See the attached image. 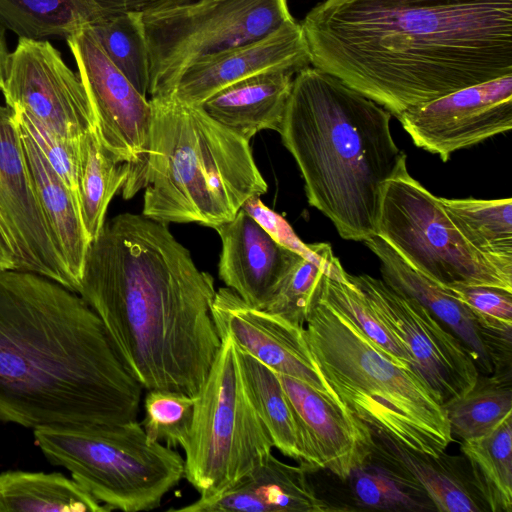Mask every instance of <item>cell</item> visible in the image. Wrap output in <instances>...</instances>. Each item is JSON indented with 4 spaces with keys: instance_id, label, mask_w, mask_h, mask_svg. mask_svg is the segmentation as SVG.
I'll return each instance as SVG.
<instances>
[{
    "instance_id": "6da1fadb",
    "label": "cell",
    "mask_w": 512,
    "mask_h": 512,
    "mask_svg": "<svg viewBox=\"0 0 512 512\" xmlns=\"http://www.w3.org/2000/svg\"><path fill=\"white\" fill-rule=\"evenodd\" d=\"M300 25L310 64L395 117L512 74V0H325Z\"/></svg>"
},
{
    "instance_id": "7a4b0ae2",
    "label": "cell",
    "mask_w": 512,
    "mask_h": 512,
    "mask_svg": "<svg viewBox=\"0 0 512 512\" xmlns=\"http://www.w3.org/2000/svg\"><path fill=\"white\" fill-rule=\"evenodd\" d=\"M77 294L142 388L198 395L221 346L211 314L216 290L168 224L130 212L105 222Z\"/></svg>"
},
{
    "instance_id": "3957f363",
    "label": "cell",
    "mask_w": 512,
    "mask_h": 512,
    "mask_svg": "<svg viewBox=\"0 0 512 512\" xmlns=\"http://www.w3.org/2000/svg\"><path fill=\"white\" fill-rule=\"evenodd\" d=\"M142 389L79 294L0 270V421L33 430L125 423L137 420Z\"/></svg>"
},
{
    "instance_id": "277c9868",
    "label": "cell",
    "mask_w": 512,
    "mask_h": 512,
    "mask_svg": "<svg viewBox=\"0 0 512 512\" xmlns=\"http://www.w3.org/2000/svg\"><path fill=\"white\" fill-rule=\"evenodd\" d=\"M392 114L337 77L309 65L293 78L278 133L309 204L345 240L377 235L384 184L407 168Z\"/></svg>"
},
{
    "instance_id": "5b68a950",
    "label": "cell",
    "mask_w": 512,
    "mask_h": 512,
    "mask_svg": "<svg viewBox=\"0 0 512 512\" xmlns=\"http://www.w3.org/2000/svg\"><path fill=\"white\" fill-rule=\"evenodd\" d=\"M152 122L145 162L122 189L125 199L144 188L142 214L165 224L215 229L232 220L268 186L249 141L174 95L149 99Z\"/></svg>"
},
{
    "instance_id": "8992f818",
    "label": "cell",
    "mask_w": 512,
    "mask_h": 512,
    "mask_svg": "<svg viewBox=\"0 0 512 512\" xmlns=\"http://www.w3.org/2000/svg\"><path fill=\"white\" fill-rule=\"evenodd\" d=\"M304 334L324 380L355 417L413 451L434 457L446 451L453 434L432 389L390 360L317 288Z\"/></svg>"
},
{
    "instance_id": "52a82bcc",
    "label": "cell",
    "mask_w": 512,
    "mask_h": 512,
    "mask_svg": "<svg viewBox=\"0 0 512 512\" xmlns=\"http://www.w3.org/2000/svg\"><path fill=\"white\" fill-rule=\"evenodd\" d=\"M46 459L72 478L108 511H150L185 474L184 458L148 439L137 420L33 430Z\"/></svg>"
},
{
    "instance_id": "ba28073f",
    "label": "cell",
    "mask_w": 512,
    "mask_h": 512,
    "mask_svg": "<svg viewBox=\"0 0 512 512\" xmlns=\"http://www.w3.org/2000/svg\"><path fill=\"white\" fill-rule=\"evenodd\" d=\"M150 98L174 93L191 67L293 20L287 0H169L142 12Z\"/></svg>"
},
{
    "instance_id": "9c48e42d",
    "label": "cell",
    "mask_w": 512,
    "mask_h": 512,
    "mask_svg": "<svg viewBox=\"0 0 512 512\" xmlns=\"http://www.w3.org/2000/svg\"><path fill=\"white\" fill-rule=\"evenodd\" d=\"M273 443L243 379L237 346L228 336L195 397L184 478L210 497L232 486L268 454Z\"/></svg>"
},
{
    "instance_id": "30bf717a",
    "label": "cell",
    "mask_w": 512,
    "mask_h": 512,
    "mask_svg": "<svg viewBox=\"0 0 512 512\" xmlns=\"http://www.w3.org/2000/svg\"><path fill=\"white\" fill-rule=\"evenodd\" d=\"M377 235L435 282L512 291V272L476 250L433 195L404 169L383 186Z\"/></svg>"
},
{
    "instance_id": "8fae6325",
    "label": "cell",
    "mask_w": 512,
    "mask_h": 512,
    "mask_svg": "<svg viewBox=\"0 0 512 512\" xmlns=\"http://www.w3.org/2000/svg\"><path fill=\"white\" fill-rule=\"evenodd\" d=\"M349 280L412 357V369L443 403L468 392L480 372L471 352L425 307L403 296L382 279L367 274Z\"/></svg>"
},
{
    "instance_id": "7c38bea8",
    "label": "cell",
    "mask_w": 512,
    "mask_h": 512,
    "mask_svg": "<svg viewBox=\"0 0 512 512\" xmlns=\"http://www.w3.org/2000/svg\"><path fill=\"white\" fill-rule=\"evenodd\" d=\"M0 238L15 269L47 277L77 293L50 232L30 176L13 111L0 104Z\"/></svg>"
},
{
    "instance_id": "4fadbf2b",
    "label": "cell",
    "mask_w": 512,
    "mask_h": 512,
    "mask_svg": "<svg viewBox=\"0 0 512 512\" xmlns=\"http://www.w3.org/2000/svg\"><path fill=\"white\" fill-rule=\"evenodd\" d=\"M1 92L6 106L34 118L68 143L78 144L95 127L78 74L48 41L18 39Z\"/></svg>"
},
{
    "instance_id": "5bb4252c",
    "label": "cell",
    "mask_w": 512,
    "mask_h": 512,
    "mask_svg": "<svg viewBox=\"0 0 512 512\" xmlns=\"http://www.w3.org/2000/svg\"><path fill=\"white\" fill-rule=\"evenodd\" d=\"M66 42L89 98L102 144L121 162L131 166L126 186L146 159L151 102L112 63L89 25L68 36Z\"/></svg>"
},
{
    "instance_id": "9a60e30c",
    "label": "cell",
    "mask_w": 512,
    "mask_h": 512,
    "mask_svg": "<svg viewBox=\"0 0 512 512\" xmlns=\"http://www.w3.org/2000/svg\"><path fill=\"white\" fill-rule=\"evenodd\" d=\"M413 143L446 162L455 151L512 128V74L471 85L396 117Z\"/></svg>"
},
{
    "instance_id": "2e32d148",
    "label": "cell",
    "mask_w": 512,
    "mask_h": 512,
    "mask_svg": "<svg viewBox=\"0 0 512 512\" xmlns=\"http://www.w3.org/2000/svg\"><path fill=\"white\" fill-rule=\"evenodd\" d=\"M212 319L220 336L272 368L305 382L342 404L321 375L307 345L304 325L247 304L228 287L216 290Z\"/></svg>"
},
{
    "instance_id": "e0dca14e",
    "label": "cell",
    "mask_w": 512,
    "mask_h": 512,
    "mask_svg": "<svg viewBox=\"0 0 512 512\" xmlns=\"http://www.w3.org/2000/svg\"><path fill=\"white\" fill-rule=\"evenodd\" d=\"M215 230L222 245L219 278L247 304L265 309L302 256L279 244L243 209Z\"/></svg>"
},
{
    "instance_id": "ac0fdd59",
    "label": "cell",
    "mask_w": 512,
    "mask_h": 512,
    "mask_svg": "<svg viewBox=\"0 0 512 512\" xmlns=\"http://www.w3.org/2000/svg\"><path fill=\"white\" fill-rule=\"evenodd\" d=\"M309 64L301 25L293 19L260 39L191 67L172 95L200 106L219 90L247 77L275 69L298 72Z\"/></svg>"
},
{
    "instance_id": "d6986e66",
    "label": "cell",
    "mask_w": 512,
    "mask_h": 512,
    "mask_svg": "<svg viewBox=\"0 0 512 512\" xmlns=\"http://www.w3.org/2000/svg\"><path fill=\"white\" fill-rule=\"evenodd\" d=\"M278 377L323 469L346 481L371 454V428L305 382L282 374Z\"/></svg>"
},
{
    "instance_id": "ffe728a7",
    "label": "cell",
    "mask_w": 512,
    "mask_h": 512,
    "mask_svg": "<svg viewBox=\"0 0 512 512\" xmlns=\"http://www.w3.org/2000/svg\"><path fill=\"white\" fill-rule=\"evenodd\" d=\"M301 465H289L272 453L221 493L199 497L176 512H327L340 511L320 498Z\"/></svg>"
},
{
    "instance_id": "44dd1931",
    "label": "cell",
    "mask_w": 512,
    "mask_h": 512,
    "mask_svg": "<svg viewBox=\"0 0 512 512\" xmlns=\"http://www.w3.org/2000/svg\"><path fill=\"white\" fill-rule=\"evenodd\" d=\"M371 433L372 449L368 459L427 495L437 511H487L464 456H450L444 452L434 457L405 447L385 432L371 428Z\"/></svg>"
},
{
    "instance_id": "7402d4cb",
    "label": "cell",
    "mask_w": 512,
    "mask_h": 512,
    "mask_svg": "<svg viewBox=\"0 0 512 512\" xmlns=\"http://www.w3.org/2000/svg\"><path fill=\"white\" fill-rule=\"evenodd\" d=\"M380 261L382 280L396 292L425 307L471 352L482 375L494 373V362L484 334L473 313L445 286L418 272L381 237L364 241Z\"/></svg>"
},
{
    "instance_id": "603a6c76",
    "label": "cell",
    "mask_w": 512,
    "mask_h": 512,
    "mask_svg": "<svg viewBox=\"0 0 512 512\" xmlns=\"http://www.w3.org/2000/svg\"><path fill=\"white\" fill-rule=\"evenodd\" d=\"M296 73L275 69L247 77L219 90L200 106L247 141L262 130L278 132Z\"/></svg>"
},
{
    "instance_id": "cb8c5ba5",
    "label": "cell",
    "mask_w": 512,
    "mask_h": 512,
    "mask_svg": "<svg viewBox=\"0 0 512 512\" xmlns=\"http://www.w3.org/2000/svg\"><path fill=\"white\" fill-rule=\"evenodd\" d=\"M237 352L247 392L273 447L307 472L323 469L277 372L238 347Z\"/></svg>"
},
{
    "instance_id": "d4e9b609",
    "label": "cell",
    "mask_w": 512,
    "mask_h": 512,
    "mask_svg": "<svg viewBox=\"0 0 512 512\" xmlns=\"http://www.w3.org/2000/svg\"><path fill=\"white\" fill-rule=\"evenodd\" d=\"M19 129L30 176L43 215L67 269L79 288L91 243L81 219L79 205L28 132L21 126Z\"/></svg>"
},
{
    "instance_id": "484cf974",
    "label": "cell",
    "mask_w": 512,
    "mask_h": 512,
    "mask_svg": "<svg viewBox=\"0 0 512 512\" xmlns=\"http://www.w3.org/2000/svg\"><path fill=\"white\" fill-rule=\"evenodd\" d=\"M108 512L73 478L60 473L0 474V512Z\"/></svg>"
},
{
    "instance_id": "4316f807",
    "label": "cell",
    "mask_w": 512,
    "mask_h": 512,
    "mask_svg": "<svg viewBox=\"0 0 512 512\" xmlns=\"http://www.w3.org/2000/svg\"><path fill=\"white\" fill-rule=\"evenodd\" d=\"M78 164L80 215L92 242L101 232L109 203L126 183L131 166L106 149L96 126L79 141Z\"/></svg>"
},
{
    "instance_id": "83f0119b",
    "label": "cell",
    "mask_w": 512,
    "mask_h": 512,
    "mask_svg": "<svg viewBox=\"0 0 512 512\" xmlns=\"http://www.w3.org/2000/svg\"><path fill=\"white\" fill-rule=\"evenodd\" d=\"M461 452L487 511H512V413L489 433L463 441Z\"/></svg>"
},
{
    "instance_id": "f1b7e54d",
    "label": "cell",
    "mask_w": 512,
    "mask_h": 512,
    "mask_svg": "<svg viewBox=\"0 0 512 512\" xmlns=\"http://www.w3.org/2000/svg\"><path fill=\"white\" fill-rule=\"evenodd\" d=\"M440 200L464 238L481 254L512 272V199Z\"/></svg>"
},
{
    "instance_id": "f546056e",
    "label": "cell",
    "mask_w": 512,
    "mask_h": 512,
    "mask_svg": "<svg viewBox=\"0 0 512 512\" xmlns=\"http://www.w3.org/2000/svg\"><path fill=\"white\" fill-rule=\"evenodd\" d=\"M443 407L452 434L463 441L484 436L512 413L511 373L480 374L468 392Z\"/></svg>"
},
{
    "instance_id": "4dcf8cb0",
    "label": "cell",
    "mask_w": 512,
    "mask_h": 512,
    "mask_svg": "<svg viewBox=\"0 0 512 512\" xmlns=\"http://www.w3.org/2000/svg\"><path fill=\"white\" fill-rule=\"evenodd\" d=\"M89 26L112 63L147 97L149 55L142 12L115 14Z\"/></svg>"
},
{
    "instance_id": "1f68e13d",
    "label": "cell",
    "mask_w": 512,
    "mask_h": 512,
    "mask_svg": "<svg viewBox=\"0 0 512 512\" xmlns=\"http://www.w3.org/2000/svg\"><path fill=\"white\" fill-rule=\"evenodd\" d=\"M0 25L19 38H67L87 22L70 0H0Z\"/></svg>"
},
{
    "instance_id": "d6a6232c",
    "label": "cell",
    "mask_w": 512,
    "mask_h": 512,
    "mask_svg": "<svg viewBox=\"0 0 512 512\" xmlns=\"http://www.w3.org/2000/svg\"><path fill=\"white\" fill-rule=\"evenodd\" d=\"M317 292L344 313L390 360L401 367L412 369L413 360L408 350L381 320L363 292L351 281L346 283L323 273Z\"/></svg>"
},
{
    "instance_id": "836d02e7",
    "label": "cell",
    "mask_w": 512,
    "mask_h": 512,
    "mask_svg": "<svg viewBox=\"0 0 512 512\" xmlns=\"http://www.w3.org/2000/svg\"><path fill=\"white\" fill-rule=\"evenodd\" d=\"M346 481L353 501L361 508L397 512L437 511L427 495L369 459L353 470Z\"/></svg>"
},
{
    "instance_id": "e575fe53",
    "label": "cell",
    "mask_w": 512,
    "mask_h": 512,
    "mask_svg": "<svg viewBox=\"0 0 512 512\" xmlns=\"http://www.w3.org/2000/svg\"><path fill=\"white\" fill-rule=\"evenodd\" d=\"M195 398L168 390H147L141 426L148 439L184 449L191 430Z\"/></svg>"
},
{
    "instance_id": "d590c367",
    "label": "cell",
    "mask_w": 512,
    "mask_h": 512,
    "mask_svg": "<svg viewBox=\"0 0 512 512\" xmlns=\"http://www.w3.org/2000/svg\"><path fill=\"white\" fill-rule=\"evenodd\" d=\"M242 209L250 214L279 244L320 265L327 276L346 283L350 282L348 273L333 254L329 243L305 244L288 222L265 206L260 197L248 199Z\"/></svg>"
},
{
    "instance_id": "8d00e7d4",
    "label": "cell",
    "mask_w": 512,
    "mask_h": 512,
    "mask_svg": "<svg viewBox=\"0 0 512 512\" xmlns=\"http://www.w3.org/2000/svg\"><path fill=\"white\" fill-rule=\"evenodd\" d=\"M323 273L320 265L302 257L280 283L265 310L304 325Z\"/></svg>"
},
{
    "instance_id": "74e56055",
    "label": "cell",
    "mask_w": 512,
    "mask_h": 512,
    "mask_svg": "<svg viewBox=\"0 0 512 512\" xmlns=\"http://www.w3.org/2000/svg\"><path fill=\"white\" fill-rule=\"evenodd\" d=\"M12 111L19 126L28 132L51 168L72 193L79 205V143H68L54 135L34 118L21 111Z\"/></svg>"
},
{
    "instance_id": "f35d334b",
    "label": "cell",
    "mask_w": 512,
    "mask_h": 512,
    "mask_svg": "<svg viewBox=\"0 0 512 512\" xmlns=\"http://www.w3.org/2000/svg\"><path fill=\"white\" fill-rule=\"evenodd\" d=\"M446 289L469 308L482 331L512 333V291L478 285H453Z\"/></svg>"
},
{
    "instance_id": "ab89813d",
    "label": "cell",
    "mask_w": 512,
    "mask_h": 512,
    "mask_svg": "<svg viewBox=\"0 0 512 512\" xmlns=\"http://www.w3.org/2000/svg\"><path fill=\"white\" fill-rule=\"evenodd\" d=\"M11 53L8 50L4 28L0 25V91H2L8 72Z\"/></svg>"
},
{
    "instance_id": "60d3db41",
    "label": "cell",
    "mask_w": 512,
    "mask_h": 512,
    "mask_svg": "<svg viewBox=\"0 0 512 512\" xmlns=\"http://www.w3.org/2000/svg\"><path fill=\"white\" fill-rule=\"evenodd\" d=\"M15 269V262L13 256L0 241V270Z\"/></svg>"
}]
</instances>
